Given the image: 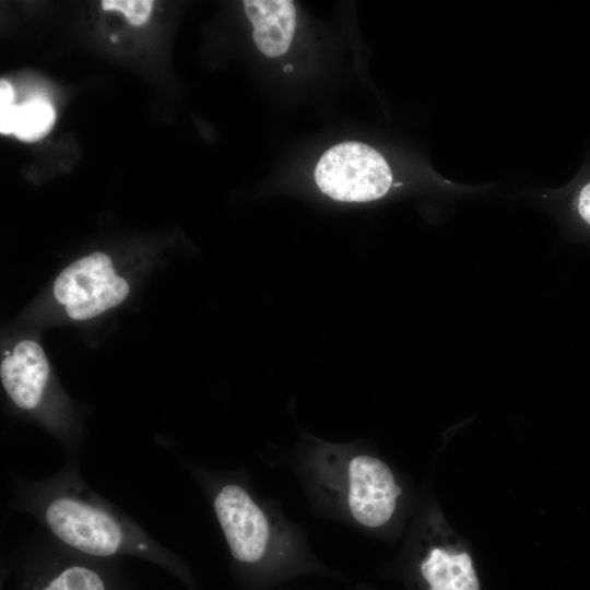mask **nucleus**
<instances>
[{
  "instance_id": "obj_1",
  "label": "nucleus",
  "mask_w": 590,
  "mask_h": 590,
  "mask_svg": "<svg viewBox=\"0 0 590 590\" xmlns=\"http://www.w3.org/2000/svg\"><path fill=\"white\" fill-rule=\"evenodd\" d=\"M315 180L319 189L334 200L367 202L388 192L392 175L388 163L375 149L359 142H344L320 157Z\"/></svg>"
},
{
  "instance_id": "obj_2",
  "label": "nucleus",
  "mask_w": 590,
  "mask_h": 590,
  "mask_svg": "<svg viewBox=\"0 0 590 590\" xmlns=\"http://www.w3.org/2000/svg\"><path fill=\"white\" fill-rule=\"evenodd\" d=\"M129 290L127 281L115 273L110 258L99 251L69 264L54 283L55 298L74 320H86L118 306Z\"/></svg>"
},
{
  "instance_id": "obj_3",
  "label": "nucleus",
  "mask_w": 590,
  "mask_h": 590,
  "mask_svg": "<svg viewBox=\"0 0 590 590\" xmlns=\"http://www.w3.org/2000/svg\"><path fill=\"white\" fill-rule=\"evenodd\" d=\"M214 510L233 557L256 565L268 555L270 524L263 510L240 486H223L214 499Z\"/></svg>"
},
{
  "instance_id": "obj_4",
  "label": "nucleus",
  "mask_w": 590,
  "mask_h": 590,
  "mask_svg": "<svg viewBox=\"0 0 590 590\" xmlns=\"http://www.w3.org/2000/svg\"><path fill=\"white\" fill-rule=\"evenodd\" d=\"M402 489L391 469L369 455L353 457L347 465V507L366 528H379L393 516Z\"/></svg>"
},
{
  "instance_id": "obj_5",
  "label": "nucleus",
  "mask_w": 590,
  "mask_h": 590,
  "mask_svg": "<svg viewBox=\"0 0 590 590\" xmlns=\"http://www.w3.org/2000/svg\"><path fill=\"white\" fill-rule=\"evenodd\" d=\"M46 520L61 541L90 555H111L122 541L121 530L111 516L76 499L52 500Z\"/></svg>"
},
{
  "instance_id": "obj_6",
  "label": "nucleus",
  "mask_w": 590,
  "mask_h": 590,
  "mask_svg": "<svg viewBox=\"0 0 590 590\" xmlns=\"http://www.w3.org/2000/svg\"><path fill=\"white\" fill-rule=\"evenodd\" d=\"M1 382L11 400L21 409H34L40 401L49 377V365L42 346L24 340L0 366Z\"/></svg>"
},
{
  "instance_id": "obj_7",
  "label": "nucleus",
  "mask_w": 590,
  "mask_h": 590,
  "mask_svg": "<svg viewBox=\"0 0 590 590\" xmlns=\"http://www.w3.org/2000/svg\"><path fill=\"white\" fill-rule=\"evenodd\" d=\"M244 9L252 24L257 48L268 57L285 54L292 43L296 13L290 0H245Z\"/></svg>"
},
{
  "instance_id": "obj_8",
  "label": "nucleus",
  "mask_w": 590,
  "mask_h": 590,
  "mask_svg": "<svg viewBox=\"0 0 590 590\" xmlns=\"http://www.w3.org/2000/svg\"><path fill=\"white\" fill-rule=\"evenodd\" d=\"M426 590H480L471 555L449 545L430 547L418 566Z\"/></svg>"
},
{
  "instance_id": "obj_9",
  "label": "nucleus",
  "mask_w": 590,
  "mask_h": 590,
  "mask_svg": "<svg viewBox=\"0 0 590 590\" xmlns=\"http://www.w3.org/2000/svg\"><path fill=\"white\" fill-rule=\"evenodd\" d=\"M56 120L54 107L46 101L35 98L17 107L13 134L25 142L44 138Z\"/></svg>"
},
{
  "instance_id": "obj_10",
  "label": "nucleus",
  "mask_w": 590,
  "mask_h": 590,
  "mask_svg": "<svg viewBox=\"0 0 590 590\" xmlns=\"http://www.w3.org/2000/svg\"><path fill=\"white\" fill-rule=\"evenodd\" d=\"M43 590H105L101 577L94 571L74 566L62 571Z\"/></svg>"
},
{
  "instance_id": "obj_11",
  "label": "nucleus",
  "mask_w": 590,
  "mask_h": 590,
  "mask_svg": "<svg viewBox=\"0 0 590 590\" xmlns=\"http://www.w3.org/2000/svg\"><path fill=\"white\" fill-rule=\"evenodd\" d=\"M103 10H117L125 14L128 21L135 26L144 24L152 11L151 0H104Z\"/></svg>"
},
{
  "instance_id": "obj_12",
  "label": "nucleus",
  "mask_w": 590,
  "mask_h": 590,
  "mask_svg": "<svg viewBox=\"0 0 590 590\" xmlns=\"http://www.w3.org/2000/svg\"><path fill=\"white\" fill-rule=\"evenodd\" d=\"M14 92L10 83L0 81V132L2 134H13L14 122L17 113L16 105L13 104Z\"/></svg>"
},
{
  "instance_id": "obj_13",
  "label": "nucleus",
  "mask_w": 590,
  "mask_h": 590,
  "mask_svg": "<svg viewBox=\"0 0 590 590\" xmlns=\"http://www.w3.org/2000/svg\"><path fill=\"white\" fill-rule=\"evenodd\" d=\"M573 208L579 221L590 228V180L575 193Z\"/></svg>"
},
{
  "instance_id": "obj_14",
  "label": "nucleus",
  "mask_w": 590,
  "mask_h": 590,
  "mask_svg": "<svg viewBox=\"0 0 590 590\" xmlns=\"http://www.w3.org/2000/svg\"><path fill=\"white\" fill-rule=\"evenodd\" d=\"M292 70H293V68H292V66H290V64H287V66L284 67V71H285V72H288V71H292Z\"/></svg>"
},
{
  "instance_id": "obj_15",
  "label": "nucleus",
  "mask_w": 590,
  "mask_h": 590,
  "mask_svg": "<svg viewBox=\"0 0 590 590\" xmlns=\"http://www.w3.org/2000/svg\"><path fill=\"white\" fill-rule=\"evenodd\" d=\"M111 40H113V42H116V40H117V36H116V35H113V36H111Z\"/></svg>"
}]
</instances>
